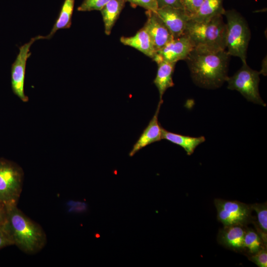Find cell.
I'll list each match as a JSON object with an SVG mask.
<instances>
[{
    "mask_svg": "<svg viewBox=\"0 0 267 267\" xmlns=\"http://www.w3.org/2000/svg\"><path fill=\"white\" fill-rule=\"evenodd\" d=\"M204 0H180L182 8L189 19L193 18L198 12Z\"/></svg>",
    "mask_w": 267,
    "mask_h": 267,
    "instance_id": "7402d4cb",
    "label": "cell"
},
{
    "mask_svg": "<svg viewBox=\"0 0 267 267\" xmlns=\"http://www.w3.org/2000/svg\"><path fill=\"white\" fill-rule=\"evenodd\" d=\"M110 0H84L78 7L79 11L100 10Z\"/></svg>",
    "mask_w": 267,
    "mask_h": 267,
    "instance_id": "603a6c76",
    "label": "cell"
},
{
    "mask_svg": "<svg viewBox=\"0 0 267 267\" xmlns=\"http://www.w3.org/2000/svg\"><path fill=\"white\" fill-rule=\"evenodd\" d=\"M17 205H5L6 222L14 245L27 254L36 253L45 245L46 234L42 227L27 217Z\"/></svg>",
    "mask_w": 267,
    "mask_h": 267,
    "instance_id": "7a4b0ae2",
    "label": "cell"
},
{
    "mask_svg": "<svg viewBox=\"0 0 267 267\" xmlns=\"http://www.w3.org/2000/svg\"><path fill=\"white\" fill-rule=\"evenodd\" d=\"M156 1L158 8L165 6L182 8L180 0H156Z\"/></svg>",
    "mask_w": 267,
    "mask_h": 267,
    "instance_id": "4316f807",
    "label": "cell"
},
{
    "mask_svg": "<svg viewBox=\"0 0 267 267\" xmlns=\"http://www.w3.org/2000/svg\"><path fill=\"white\" fill-rule=\"evenodd\" d=\"M223 15L226 18V51L230 56L238 57L242 63H246L251 37L248 24L241 14L235 10H225Z\"/></svg>",
    "mask_w": 267,
    "mask_h": 267,
    "instance_id": "277c9868",
    "label": "cell"
},
{
    "mask_svg": "<svg viewBox=\"0 0 267 267\" xmlns=\"http://www.w3.org/2000/svg\"><path fill=\"white\" fill-rule=\"evenodd\" d=\"M194 49V45L186 34L173 38L162 48L157 51L153 60L158 63L162 61L176 63L180 60H185Z\"/></svg>",
    "mask_w": 267,
    "mask_h": 267,
    "instance_id": "9c48e42d",
    "label": "cell"
},
{
    "mask_svg": "<svg viewBox=\"0 0 267 267\" xmlns=\"http://www.w3.org/2000/svg\"><path fill=\"white\" fill-rule=\"evenodd\" d=\"M75 0H64L52 28L44 39H50L58 30L69 29L71 26Z\"/></svg>",
    "mask_w": 267,
    "mask_h": 267,
    "instance_id": "ac0fdd59",
    "label": "cell"
},
{
    "mask_svg": "<svg viewBox=\"0 0 267 267\" xmlns=\"http://www.w3.org/2000/svg\"><path fill=\"white\" fill-rule=\"evenodd\" d=\"M44 36L39 35L19 47V53L12 63L11 68V88L14 94L23 102H27L28 97L24 92V82L27 59L31 55L30 49L33 44L39 40L44 39Z\"/></svg>",
    "mask_w": 267,
    "mask_h": 267,
    "instance_id": "ba28073f",
    "label": "cell"
},
{
    "mask_svg": "<svg viewBox=\"0 0 267 267\" xmlns=\"http://www.w3.org/2000/svg\"><path fill=\"white\" fill-rule=\"evenodd\" d=\"M162 138L181 147L188 155L193 154L195 148L205 141L203 136L192 137L181 135L169 132L163 128L162 129Z\"/></svg>",
    "mask_w": 267,
    "mask_h": 267,
    "instance_id": "2e32d148",
    "label": "cell"
},
{
    "mask_svg": "<svg viewBox=\"0 0 267 267\" xmlns=\"http://www.w3.org/2000/svg\"><path fill=\"white\" fill-rule=\"evenodd\" d=\"M163 101V100L159 101L154 116L134 145L129 153L130 156H134L139 150L146 146L162 139V127L159 123L158 115Z\"/></svg>",
    "mask_w": 267,
    "mask_h": 267,
    "instance_id": "7c38bea8",
    "label": "cell"
},
{
    "mask_svg": "<svg viewBox=\"0 0 267 267\" xmlns=\"http://www.w3.org/2000/svg\"><path fill=\"white\" fill-rule=\"evenodd\" d=\"M247 226L240 225L223 226L218 233V243L226 249L242 253Z\"/></svg>",
    "mask_w": 267,
    "mask_h": 267,
    "instance_id": "4fadbf2b",
    "label": "cell"
},
{
    "mask_svg": "<svg viewBox=\"0 0 267 267\" xmlns=\"http://www.w3.org/2000/svg\"><path fill=\"white\" fill-rule=\"evenodd\" d=\"M129 2L132 5L139 6L146 9L156 12L158 9V5L156 0H125Z\"/></svg>",
    "mask_w": 267,
    "mask_h": 267,
    "instance_id": "484cf974",
    "label": "cell"
},
{
    "mask_svg": "<svg viewBox=\"0 0 267 267\" xmlns=\"http://www.w3.org/2000/svg\"><path fill=\"white\" fill-rule=\"evenodd\" d=\"M214 205L217 212V220L223 226L240 225L247 226L255 221L252 216L251 204L237 200L217 198Z\"/></svg>",
    "mask_w": 267,
    "mask_h": 267,
    "instance_id": "52a82bcc",
    "label": "cell"
},
{
    "mask_svg": "<svg viewBox=\"0 0 267 267\" xmlns=\"http://www.w3.org/2000/svg\"><path fill=\"white\" fill-rule=\"evenodd\" d=\"M256 230L246 227L243 240L242 253L247 257L252 255L267 246Z\"/></svg>",
    "mask_w": 267,
    "mask_h": 267,
    "instance_id": "ffe728a7",
    "label": "cell"
},
{
    "mask_svg": "<svg viewBox=\"0 0 267 267\" xmlns=\"http://www.w3.org/2000/svg\"><path fill=\"white\" fill-rule=\"evenodd\" d=\"M222 15L203 21L189 19L184 34L190 39L194 49L210 51L226 50V23Z\"/></svg>",
    "mask_w": 267,
    "mask_h": 267,
    "instance_id": "3957f363",
    "label": "cell"
},
{
    "mask_svg": "<svg viewBox=\"0 0 267 267\" xmlns=\"http://www.w3.org/2000/svg\"><path fill=\"white\" fill-rule=\"evenodd\" d=\"M23 171L15 163L0 158V202L17 204L23 186Z\"/></svg>",
    "mask_w": 267,
    "mask_h": 267,
    "instance_id": "5b68a950",
    "label": "cell"
},
{
    "mask_svg": "<svg viewBox=\"0 0 267 267\" xmlns=\"http://www.w3.org/2000/svg\"><path fill=\"white\" fill-rule=\"evenodd\" d=\"M146 14L147 20L143 27L148 33L157 52L174 38L156 12L146 10Z\"/></svg>",
    "mask_w": 267,
    "mask_h": 267,
    "instance_id": "30bf717a",
    "label": "cell"
},
{
    "mask_svg": "<svg viewBox=\"0 0 267 267\" xmlns=\"http://www.w3.org/2000/svg\"><path fill=\"white\" fill-rule=\"evenodd\" d=\"M251 205L257 215V221L253 223L264 243L267 245V203H254Z\"/></svg>",
    "mask_w": 267,
    "mask_h": 267,
    "instance_id": "44dd1931",
    "label": "cell"
},
{
    "mask_svg": "<svg viewBox=\"0 0 267 267\" xmlns=\"http://www.w3.org/2000/svg\"><path fill=\"white\" fill-rule=\"evenodd\" d=\"M126 2L125 0H110L100 10L102 16L104 31L106 35H110Z\"/></svg>",
    "mask_w": 267,
    "mask_h": 267,
    "instance_id": "e0dca14e",
    "label": "cell"
},
{
    "mask_svg": "<svg viewBox=\"0 0 267 267\" xmlns=\"http://www.w3.org/2000/svg\"><path fill=\"white\" fill-rule=\"evenodd\" d=\"M230 57L226 50L210 51L193 49L185 60L197 86L215 89L226 82Z\"/></svg>",
    "mask_w": 267,
    "mask_h": 267,
    "instance_id": "6da1fadb",
    "label": "cell"
},
{
    "mask_svg": "<svg viewBox=\"0 0 267 267\" xmlns=\"http://www.w3.org/2000/svg\"><path fill=\"white\" fill-rule=\"evenodd\" d=\"M10 245L14 243L5 221L0 224V249Z\"/></svg>",
    "mask_w": 267,
    "mask_h": 267,
    "instance_id": "d4e9b609",
    "label": "cell"
},
{
    "mask_svg": "<svg viewBox=\"0 0 267 267\" xmlns=\"http://www.w3.org/2000/svg\"><path fill=\"white\" fill-rule=\"evenodd\" d=\"M249 260L259 267H267V246H264L256 253L247 257Z\"/></svg>",
    "mask_w": 267,
    "mask_h": 267,
    "instance_id": "cb8c5ba5",
    "label": "cell"
},
{
    "mask_svg": "<svg viewBox=\"0 0 267 267\" xmlns=\"http://www.w3.org/2000/svg\"><path fill=\"white\" fill-rule=\"evenodd\" d=\"M259 72L251 68L247 64L242 67L231 77H228L227 88L239 91L248 101L266 106L259 91Z\"/></svg>",
    "mask_w": 267,
    "mask_h": 267,
    "instance_id": "8992f818",
    "label": "cell"
},
{
    "mask_svg": "<svg viewBox=\"0 0 267 267\" xmlns=\"http://www.w3.org/2000/svg\"><path fill=\"white\" fill-rule=\"evenodd\" d=\"M225 11L223 0H204L197 13L189 19L203 21L216 15H223Z\"/></svg>",
    "mask_w": 267,
    "mask_h": 267,
    "instance_id": "d6986e66",
    "label": "cell"
},
{
    "mask_svg": "<svg viewBox=\"0 0 267 267\" xmlns=\"http://www.w3.org/2000/svg\"><path fill=\"white\" fill-rule=\"evenodd\" d=\"M176 63L167 61L157 63V74L153 83L158 90L160 100H163V95L166 90L174 86L173 75Z\"/></svg>",
    "mask_w": 267,
    "mask_h": 267,
    "instance_id": "9a60e30c",
    "label": "cell"
},
{
    "mask_svg": "<svg viewBox=\"0 0 267 267\" xmlns=\"http://www.w3.org/2000/svg\"><path fill=\"white\" fill-rule=\"evenodd\" d=\"M120 42L123 44L134 47L152 59L156 53L151 39L144 27L133 36L121 37Z\"/></svg>",
    "mask_w": 267,
    "mask_h": 267,
    "instance_id": "5bb4252c",
    "label": "cell"
},
{
    "mask_svg": "<svg viewBox=\"0 0 267 267\" xmlns=\"http://www.w3.org/2000/svg\"><path fill=\"white\" fill-rule=\"evenodd\" d=\"M6 215L7 210L6 206L0 202V224L5 222Z\"/></svg>",
    "mask_w": 267,
    "mask_h": 267,
    "instance_id": "83f0119b",
    "label": "cell"
},
{
    "mask_svg": "<svg viewBox=\"0 0 267 267\" xmlns=\"http://www.w3.org/2000/svg\"><path fill=\"white\" fill-rule=\"evenodd\" d=\"M156 12L174 38L184 34L189 18L183 9L165 6L158 8Z\"/></svg>",
    "mask_w": 267,
    "mask_h": 267,
    "instance_id": "8fae6325",
    "label": "cell"
}]
</instances>
